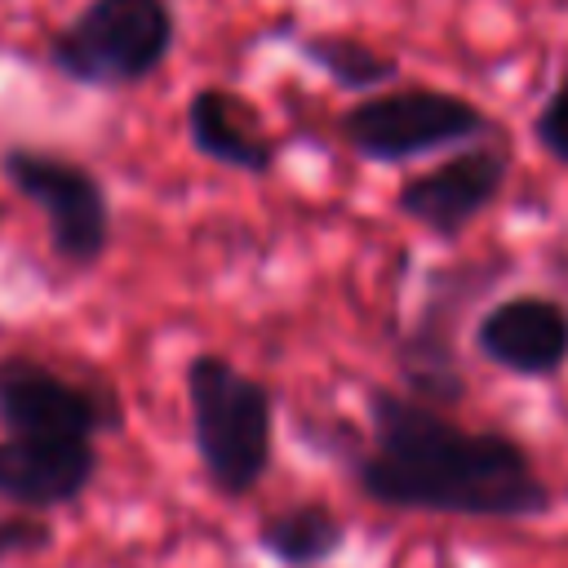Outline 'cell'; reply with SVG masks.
I'll use <instances>...</instances> for the list:
<instances>
[{
  "mask_svg": "<svg viewBox=\"0 0 568 568\" xmlns=\"http://www.w3.org/2000/svg\"><path fill=\"white\" fill-rule=\"evenodd\" d=\"M53 546V524L49 515H27V510H4L0 515V568L13 559L44 555Z\"/></svg>",
  "mask_w": 568,
  "mask_h": 568,
  "instance_id": "9a60e30c",
  "label": "cell"
},
{
  "mask_svg": "<svg viewBox=\"0 0 568 568\" xmlns=\"http://www.w3.org/2000/svg\"><path fill=\"white\" fill-rule=\"evenodd\" d=\"M506 271L510 266H501V262H448L426 275L413 320L390 342L404 395H413L430 408H457L466 399L470 386H466V368L457 355L462 320L470 315L475 302H484L497 288V280Z\"/></svg>",
  "mask_w": 568,
  "mask_h": 568,
  "instance_id": "5b68a950",
  "label": "cell"
},
{
  "mask_svg": "<svg viewBox=\"0 0 568 568\" xmlns=\"http://www.w3.org/2000/svg\"><path fill=\"white\" fill-rule=\"evenodd\" d=\"M186 142L195 155H204L217 169L248 173V178H271L280 164V142L266 133L257 106L240 98L226 84H200L186 98L182 111Z\"/></svg>",
  "mask_w": 568,
  "mask_h": 568,
  "instance_id": "8fae6325",
  "label": "cell"
},
{
  "mask_svg": "<svg viewBox=\"0 0 568 568\" xmlns=\"http://www.w3.org/2000/svg\"><path fill=\"white\" fill-rule=\"evenodd\" d=\"M98 439L71 435H0V501L27 515L75 506L98 479Z\"/></svg>",
  "mask_w": 568,
  "mask_h": 568,
  "instance_id": "30bf717a",
  "label": "cell"
},
{
  "mask_svg": "<svg viewBox=\"0 0 568 568\" xmlns=\"http://www.w3.org/2000/svg\"><path fill=\"white\" fill-rule=\"evenodd\" d=\"M470 346L519 382H550L568 368V302L532 288L493 297L470 328Z\"/></svg>",
  "mask_w": 568,
  "mask_h": 568,
  "instance_id": "9c48e42d",
  "label": "cell"
},
{
  "mask_svg": "<svg viewBox=\"0 0 568 568\" xmlns=\"http://www.w3.org/2000/svg\"><path fill=\"white\" fill-rule=\"evenodd\" d=\"M253 541L280 568H320L346 550L351 524L328 501L302 497V501H288V506L262 515L253 528Z\"/></svg>",
  "mask_w": 568,
  "mask_h": 568,
  "instance_id": "7c38bea8",
  "label": "cell"
},
{
  "mask_svg": "<svg viewBox=\"0 0 568 568\" xmlns=\"http://www.w3.org/2000/svg\"><path fill=\"white\" fill-rule=\"evenodd\" d=\"M497 133L501 120L493 111L422 80L386 84L337 111V138L346 142L351 155L368 164H408L439 151L448 155L457 146L488 142Z\"/></svg>",
  "mask_w": 568,
  "mask_h": 568,
  "instance_id": "277c9868",
  "label": "cell"
},
{
  "mask_svg": "<svg viewBox=\"0 0 568 568\" xmlns=\"http://www.w3.org/2000/svg\"><path fill=\"white\" fill-rule=\"evenodd\" d=\"M0 173L4 182L44 217V240L49 253L67 271H93L115 235V213L102 178L49 146H4L0 151Z\"/></svg>",
  "mask_w": 568,
  "mask_h": 568,
  "instance_id": "8992f818",
  "label": "cell"
},
{
  "mask_svg": "<svg viewBox=\"0 0 568 568\" xmlns=\"http://www.w3.org/2000/svg\"><path fill=\"white\" fill-rule=\"evenodd\" d=\"M178 44L173 0H84L44 44V62L80 89L146 84Z\"/></svg>",
  "mask_w": 568,
  "mask_h": 568,
  "instance_id": "3957f363",
  "label": "cell"
},
{
  "mask_svg": "<svg viewBox=\"0 0 568 568\" xmlns=\"http://www.w3.org/2000/svg\"><path fill=\"white\" fill-rule=\"evenodd\" d=\"M293 49L302 53L306 67H315L333 89L368 98L386 84L399 80V58L386 49H373L355 36H337V31H306L293 40Z\"/></svg>",
  "mask_w": 568,
  "mask_h": 568,
  "instance_id": "4fadbf2b",
  "label": "cell"
},
{
  "mask_svg": "<svg viewBox=\"0 0 568 568\" xmlns=\"http://www.w3.org/2000/svg\"><path fill=\"white\" fill-rule=\"evenodd\" d=\"M368 448L346 462L351 488L408 515L528 524L550 515L555 493L532 453L506 430H479L399 386H364Z\"/></svg>",
  "mask_w": 568,
  "mask_h": 568,
  "instance_id": "6da1fadb",
  "label": "cell"
},
{
  "mask_svg": "<svg viewBox=\"0 0 568 568\" xmlns=\"http://www.w3.org/2000/svg\"><path fill=\"white\" fill-rule=\"evenodd\" d=\"M532 142H537L555 164L568 169V67L555 75L546 102L532 111Z\"/></svg>",
  "mask_w": 568,
  "mask_h": 568,
  "instance_id": "5bb4252c",
  "label": "cell"
},
{
  "mask_svg": "<svg viewBox=\"0 0 568 568\" xmlns=\"http://www.w3.org/2000/svg\"><path fill=\"white\" fill-rule=\"evenodd\" d=\"M182 386L204 484L226 501L257 493L275 462V390L217 351L191 355Z\"/></svg>",
  "mask_w": 568,
  "mask_h": 568,
  "instance_id": "7a4b0ae2",
  "label": "cell"
},
{
  "mask_svg": "<svg viewBox=\"0 0 568 568\" xmlns=\"http://www.w3.org/2000/svg\"><path fill=\"white\" fill-rule=\"evenodd\" d=\"M506 182H510V146L493 138L470 142L448 151L439 164L408 173L395 191V213L435 244H453L501 200Z\"/></svg>",
  "mask_w": 568,
  "mask_h": 568,
  "instance_id": "ba28073f",
  "label": "cell"
},
{
  "mask_svg": "<svg viewBox=\"0 0 568 568\" xmlns=\"http://www.w3.org/2000/svg\"><path fill=\"white\" fill-rule=\"evenodd\" d=\"M0 426L4 435L102 439L124 426V399L102 373L71 377L27 351L0 355Z\"/></svg>",
  "mask_w": 568,
  "mask_h": 568,
  "instance_id": "52a82bcc",
  "label": "cell"
}]
</instances>
